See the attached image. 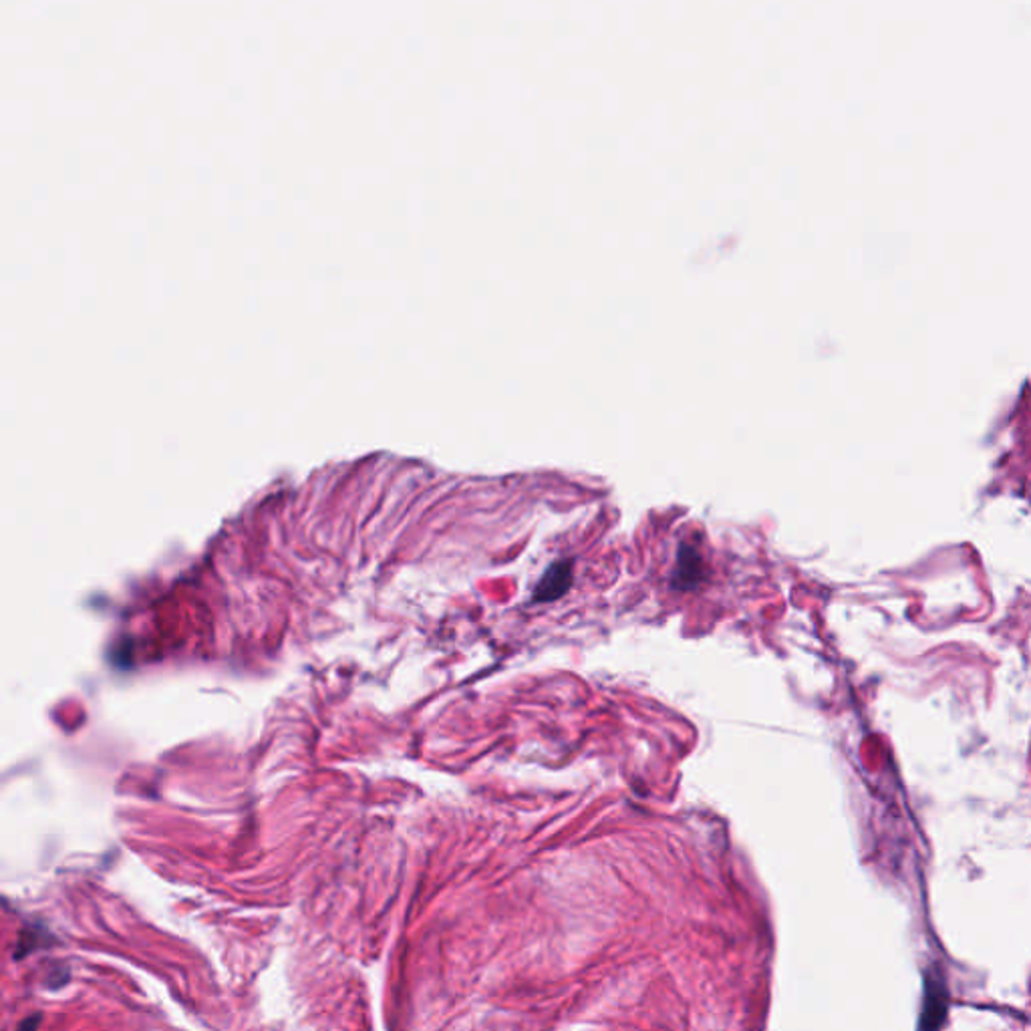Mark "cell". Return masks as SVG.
<instances>
[{"mask_svg": "<svg viewBox=\"0 0 1031 1031\" xmlns=\"http://www.w3.org/2000/svg\"><path fill=\"white\" fill-rule=\"evenodd\" d=\"M946 1016H949V989L939 973H926L918 1031H939L945 1026Z\"/></svg>", "mask_w": 1031, "mask_h": 1031, "instance_id": "6da1fadb", "label": "cell"}, {"mask_svg": "<svg viewBox=\"0 0 1031 1031\" xmlns=\"http://www.w3.org/2000/svg\"><path fill=\"white\" fill-rule=\"evenodd\" d=\"M570 586H573V562L558 560L555 565H550L546 568V573L542 575L540 583L536 585V590H534V601L536 603L556 601V598L565 596L568 593Z\"/></svg>", "mask_w": 1031, "mask_h": 1031, "instance_id": "7a4b0ae2", "label": "cell"}, {"mask_svg": "<svg viewBox=\"0 0 1031 1031\" xmlns=\"http://www.w3.org/2000/svg\"><path fill=\"white\" fill-rule=\"evenodd\" d=\"M703 575H706V560H703V556H701V550L696 545L683 542L681 548H679L675 585L693 586V585L701 583Z\"/></svg>", "mask_w": 1031, "mask_h": 1031, "instance_id": "3957f363", "label": "cell"}]
</instances>
